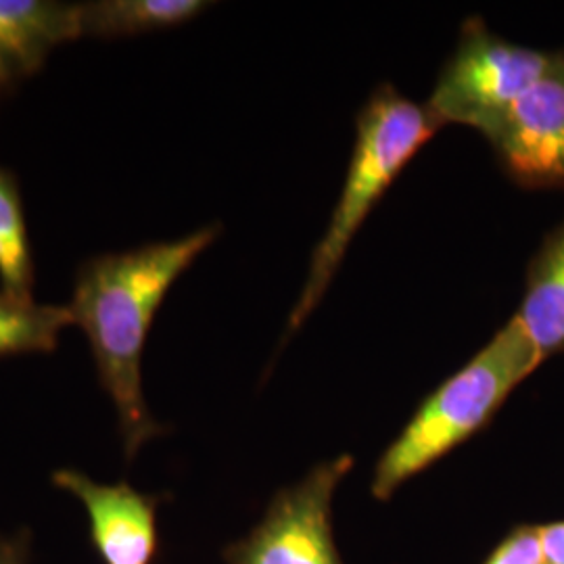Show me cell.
<instances>
[{"instance_id": "cell-1", "label": "cell", "mask_w": 564, "mask_h": 564, "mask_svg": "<svg viewBox=\"0 0 564 564\" xmlns=\"http://www.w3.org/2000/svg\"><path fill=\"white\" fill-rule=\"evenodd\" d=\"M220 232L218 224H209L176 241L93 258L78 270L67 310L88 337L99 381L116 405L128 463L142 445L165 433L142 391V351L153 318L172 284Z\"/></svg>"}, {"instance_id": "cell-2", "label": "cell", "mask_w": 564, "mask_h": 564, "mask_svg": "<svg viewBox=\"0 0 564 564\" xmlns=\"http://www.w3.org/2000/svg\"><path fill=\"white\" fill-rule=\"evenodd\" d=\"M544 362L514 318L416 408L379 458L370 491L387 502L416 475L481 433Z\"/></svg>"}, {"instance_id": "cell-3", "label": "cell", "mask_w": 564, "mask_h": 564, "mask_svg": "<svg viewBox=\"0 0 564 564\" xmlns=\"http://www.w3.org/2000/svg\"><path fill=\"white\" fill-rule=\"evenodd\" d=\"M442 128L444 123L431 113L426 102L421 105L403 97L391 84L372 90L356 120V142L341 197L312 253L300 300L289 316V335L300 330L323 302L366 218L403 167Z\"/></svg>"}, {"instance_id": "cell-4", "label": "cell", "mask_w": 564, "mask_h": 564, "mask_svg": "<svg viewBox=\"0 0 564 564\" xmlns=\"http://www.w3.org/2000/svg\"><path fill=\"white\" fill-rule=\"evenodd\" d=\"M554 53L506 41L481 18H468L426 101L447 123L481 132L544 76Z\"/></svg>"}, {"instance_id": "cell-5", "label": "cell", "mask_w": 564, "mask_h": 564, "mask_svg": "<svg viewBox=\"0 0 564 564\" xmlns=\"http://www.w3.org/2000/svg\"><path fill=\"white\" fill-rule=\"evenodd\" d=\"M343 454L281 489L262 521L224 550L228 564H345L333 535V498L354 468Z\"/></svg>"}, {"instance_id": "cell-6", "label": "cell", "mask_w": 564, "mask_h": 564, "mask_svg": "<svg viewBox=\"0 0 564 564\" xmlns=\"http://www.w3.org/2000/svg\"><path fill=\"white\" fill-rule=\"evenodd\" d=\"M506 176L523 188L564 191V53L521 99L481 130Z\"/></svg>"}, {"instance_id": "cell-7", "label": "cell", "mask_w": 564, "mask_h": 564, "mask_svg": "<svg viewBox=\"0 0 564 564\" xmlns=\"http://www.w3.org/2000/svg\"><path fill=\"white\" fill-rule=\"evenodd\" d=\"M53 484L80 500L90 540L102 564H153L158 556L160 498L128 484L105 485L72 468L53 473Z\"/></svg>"}, {"instance_id": "cell-8", "label": "cell", "mask_w": 564, "mask_h": 564, "mask_svg": "<svg viewBox=\"0 0 564 564\" xmlns=\"http://www.w3.org/2000/svg\"><path fill=\"white\" fill-rule=\"evenodd\" d=\"M80 39L78 4L0 0V93L34 76L51 51Z\"/></svg>"}, {"instance_id": "cell-9", "label": "cell", "mask_w": 564, "mask_h": 564, "mask_svg": "<svg viewBox=\"0 0 564 564\" xmlns=\"http://www.w3.org/2000/svg\"><path fill=\"white\" fill-rule=\"evenodd\" d=\"M512 318L542 360L564 354V220L529 263L523 302Z\"/></svg>"}, {"instance_id": "cell-10", "label": "cell", "mask_w": 564, "mask_h": 564, "mask_svg": "<svg viewBox=\"0 0 564 564\" xmlns=\"http://www.w3.org/2000/svg\"><path fill=\"white\" fill-rule=\"evenodd\" d=\"M212 2L203 0H93L78 4L80 36L121 39L181 28Z\"/></svg>"}, {"instance_id": "cell-11", "label": "cell", "mask_w": 564, "mask_h": 564, "mask_svg": "<svg viewBox=\"0 0 564 564\" xmlns=\"http://www.w3.org/2000/svg\"><path fill=\"white\" fill-rule=\"evenodd\" d=\"M69 324L67 305H41L0 291V356L53 351Z\"/></svg>"}, {"instance_id": "cell-12", "label": "cell", "mask_w": 564, "mask_h": 564, "mask_svg": "<svg viewBox=\"0 0 564 564\" xmlns=\"http://www.w3.org/2000/svg\"><path fill=\"white\" fill-rule=\"evenodd\" d=\"M0 282L2 291L32 300L34 260L23 216L20 184L0 165Z\"/></svg>"}, {"instance_id": "cell-13", "label": "cell", "mask_w": 564, "mask_h": 564, "mask_svg": "<svg viewBox=\"0 0 564 564\" xmlns=\"http://www.w3.org/2000/svg\"><path fill=\"white\" fill-rule=\"evenodd\" d=\"M484 564H545L538 524H517L496 545Z\"/></svg>"}, {"instance_id": "cell-14", "label": "cell", "mask_w": 564, "mask_h": 564, "mask_svg": "<svg viewBox=\"0 0 564 564\" xmlns=\"http://www.w3.org/2000/svg\"><path fill=\"white\" fill-rule=\"evenodd\" d=\"M545 564H564V521L538 524Z\"/></svg>"}, {"instance_id": "cell-15", "label": "cell", "mask_w": 564, "mask_h": 564, "mask_svg": "<svg viewBox=\"0 0 564 564\" xmlns=\"http://www.w3.org/2000/svg\"><path fill=\"white\" fill-rule=\"evenodd\" d=\"M0 564H30V535L28 531L0 540Z\"/></svg>"}, {"instance_id": "cell-16", "label": "cell", "mask_w": 564, "mask_h": 564, "mask_svg": "<svg viewBox=\"0 0 564 564\" xmlns=\"http://www.w3.org/2000/svg\"><path fill=\"white\" fill-rule=\"evenodd\" d=\"M0 95H2V93H0Z\"/></svg>"}]
</instances>
